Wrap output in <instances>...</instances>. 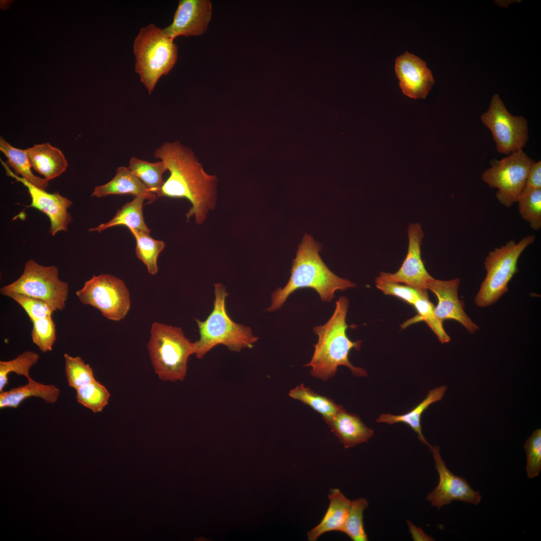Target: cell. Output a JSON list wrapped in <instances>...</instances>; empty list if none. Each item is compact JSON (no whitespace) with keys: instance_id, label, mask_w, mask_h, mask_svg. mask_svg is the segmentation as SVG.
I'll list each match as a JSON object with an SVG mask.
<instances>
[{"instance_id":"obj_3","label":"cell","mask_w":541,"mask_h":541,"mask_svg":"<svg viewBox=\"0 0 541 541\" xmlns=\"http://www.w3.org/2000/svg\"><path fill=\"white\" fill-rule=\"evenodd\" d=\"M349 306L347 298L342 296L336 302L334 312L324 325L316 326L313 331L318 336L314 345L315 350L310 362L304 365L311 367V375L316 378L327 381L333 377L340 366L349 368L356 376H367L366 371L354 366L349 356L352 349L358 351L362 341H352L346 331L350 326L346 323V315Z\"/></svg>"},{"instance_id":"obj_20","label":"cell","mask_w":541,"mask_h":541,"mask_svg":"<svg viewBox=\"0 0 541 541\" xmlns=\"http://www.w3.org/2000/svg\"><path fill=\"white\" fill-rule=\"evenodd\" d=\"M131 194L143 196L149 202L157 198L128 167L121 166L117 168L114 177L109 182L95 187L92 196L102 197L110 194Z\"/></svg>"},{"instance_id":"obj_18","label":"cell","mask_w":541,"mask_h":541,"mask_svg":"<svg viewBox=\"0 0 541 541\" xmlns=\"http://www.w3.org/2000/svg\"><path fill=\"white\" fill-rule=\"evenodd\" d=\"M326 423L346 448L366 442L374 434L357 415L344 408Z\"/></svg>"},{"instance_id":"obj_25","label":"cell","mask_w":541,"mask_h":541,"mask_svg":"<svg viewBox=\"0 0 541 541\" xmlns=\"http://www.w3.org/2000/svg\"><path fill=\"white\" fill-rule=\"evenodd\" d=\"M289 395L310 406L321 414L326 423L344 408L342 405L337 404L332 399L315 392L303 384L290 390Z\"/></svg>"},{"instance_id":"obj_17","label":"cell","mask_w":541,"mask_h":541,"mask_svg":"<svg viewBox=\"0 0 541 541\" xmlns=\"http://www.w3.org/2000/svg\"><path fill=\"white\" fill-rule=\"evenodd\" d=\"M459 284L458 278L444 281L433 278L427 285V290L437 298L435 313L439 320L442 322L445 320H454L460 323L469 333H475L479 327L464 310L458 296Z\"/></svg>"},{"instance_id":"obj_4","label":"cell","mask_w":541,"mask_h":541,"mask_svg":"<svg viewBox=\"0 0 541 541\" xmlns=\"http://www.w3.org/2000/svg\"><path fill=\"white\" fill-rule=\"evenodd\" d=\"M214 296L213 310L206 320L195 319L200 338L194 342V354L200 359L218 345L239 352L243 349L252 348L258 339L249 327L234 322L228 316L225 305L228 294L224 285H214Z\"/></svg>"},{"instance_id":"obj_15","label":"cell","mask_w":541,"mask_h":541,"mask_svg":"<svg viewBox=\"0 0 541 541\" xmlns=\"http://www.w3.org/2000/svg\"><path fill=\"white\" fill-rule=\"evenodd\" d=\"M212 15L209 0H181L173 21L163 29L164 34L173 40L180 36H200L206 30Z\"/></svg>"},{"instance_id":"obj_19","label":"cell","mask_w":541,"mask_h":541,"mask_svg":"<svg viewBox=\"0 0 541 541\" xmlns=\"http://www.w3.org/2000/svg\"><path fill=\"white\" fill-rule=\"evenodd\" d=\"M329 505L320 522L307 533L309 541H316L323 534L332 531H340L347 517L351 500L339 488L330 489Z\"/></svg>"},{"instance_id":"obj_35","label":"cell","mask_w":541,"mask_h":541,"mask_svg":"<svg viewBox=\"0 0 541 541\" xmlns=\"http://www.w3.org/2000/svg\"><path fill=\"white\" fill-rule=\"evenodd\" d=\"M32 323L33 342L44 353L52 351L56 340V327L52 317L37 320Z\"/></svg>"},{"instance_id":"obj_2","label":"cell","mask_w":541,"mask_h":541,"mask_svg":"<svg viewBox=\"0 0 541 541\" xmlns=\"http://www.w3.org/2000/svg\"><path fill=\"white\" fill-rule=\"evenodd\" d=\"M320 249L321 245L311 235L305 234L293 261L288 282L283 288H278L272 293L271 304L266 311L270 312L279 309L291 294L300 289H314L322 301L329 302L334 298L336 291L357 286L331 272L321 258Z\"/></svg>"},{"instance_id":"obj_7","label":"cell","mask_w":541,"mask_h":541,"mask_svg":"<svg viewBox=\"0 0 541 541\" xmlns=\"http://www.w3.org/2000/svg\"><path fill=\"white\" fill-rule=\"evenodd\" d=\"M535 236L528 235L517 242L510 240L489 252L484 261L485 277L474 299L479 307L489 306L508 291V284L518 272V260L523 251L534 242Z\"/></svg>"},{"instance_id":"obj_40","label":"cell","mask_w":541,"mask_h":541,"mask_svg":"<svg viewBox=\"0 0 541 541\" xmlns=\"http://www.w3.org/2000/svg\"><path fill=\"white\" fill-rule=\"evenodd\" d=\"M410 530L411 532L413 538L416 540H433L434 539L431 536L425 534L424 531L419 528L417 527L411 522H408Z\"/></svg>"},{"instance_id":"obj_30","label":"cell","mask_w":541,"mask_h":541,"mask_svg":"<svg viewBox=\"0 0 541 541\" xmlns=\"http://www.w3.org/2000/svg\"><path fill=\"white\" fill-rule=\"evenodd\" d=\"M517 202L521 217L530 228L537 230L541 227V189L524 187Z\"/></svg>"},{"instance_id":"obj_38","label":"cell","mask_w":541,"mask_h":541,"mask_svg":"<svg viewBox=\"0 0 541 541\" xmlns=\"http://www.w3.org/2000/svg\"><path fill=\"white\" fill-rule=\"evenodd\" d=\"M376 285L377 289L385 295L394 296L412 306L418 299L428 295L427 291L397 283L380 282Z\"/></svg>"},{"instance_id":"obj_11","label":"cell","mask_w":541,"mask_h":541,"mask_svg":"<svg viewBox=\"0 0 541 541\" xmlns=\"http://www.w3.org/2000/svg\"><path fill=\"white\" fill-rule=\"evenodd\" d=\"M482 123L490 131L497 152L509 155L522 149L528 139L526 119L511 114L499 96H492L488 109L481 116Z\"/></svg>"},{"instance_id":"obj_5","label":"cell","mask_w":541,"mask_h":541,"mask_svg":"<svg viewBox=\"0 0 541 541\" xmlns=\"http://www.w3.org/2000/svg\"><path fill=\"white\" fill-rule=\"evenodd\" d=\"M147 345L151 363L159 379L166 381L183 380L189 357L195 353L191 342L179 327L154 322Z\"/></svg>"},{"instance_id":"obj_14","label":"cell","mask_w":541,"mask_h":541,"mask_svg":"<svg viewBox=\"0 0 541 541\" xmlns=\"http://www.w3.org/2000/svg\"><path fill=\"white\" fill-rule=\"evenodd\" d=\"M7 175L21 182L28 189L32 201L28 207L36 208L44 213L50 221V233L54 236L61 231H67L72 217L68 209L72 204L69 199L58 192L50 193L14 173L8 164L1 160Z\"/></svg>"},{"instance_id":"obj_22","label":"cell","mask_w":541,"mask_h":541,"mask_svg":"<svg viewBox=\"0 0 541 541\" xmlns=\"http://www.w3.org/2000/svg\"><path fill=\"white\" fill-rule=\"evenodd\" d=\"M26 385L0 393V408H17L26 399L36 397L48 403H54L59 396V389L53 385H45L34 380H28Z\"/></svg>"},{"instance_id":"obj_13","label":"cell","mask_w":541,"mask_h":541,"mask_svg":"<svg viewBox=\"0 0 541 541\" xmlns=\"http://www.w3.org/2000/svg\"><path fill=\"white\" fill-rule=\"evenodd\" d=\"M435 468L439 480L436 487L426 496V499L438 509L452 501H461L477 505L481 501L479 491L472 488L467 480L453 474L447 468L440 453L439 447L431 445Z\"/></svg>"},{"instance_id":"obj_1","label":"cell","mask_w":541,"mask_h":541,"mask_svg":"<svg viewBox=\"0 0 541 541\" xmlns=\"http://www.w3.org/2000/svg\"><path fill=\"white\" fill-rule=\"evenodd\" d=\"M154 156L170 172L157 197L187 199L192 205L187 219L194 216L198 224L202 223L214 207L216 177L207 174L193 152L178 142L164 143Z\"/></svg>"},{"instance_id":"obj_32","label":"cell","mask_w":541,"mask_h":541,"mask_svg":"<svg viewBox=\"0 0 541 541\" xmlns=\"http://www.w3.org/2000/svg\"><path fill=\"white\" fill-rule=\"evenodd\" d=\"M368 504L367 500L363 497L351 500L347 517L340 531L353 541L368 540L363 522V512Z\"/></svg>"},{"instance_id":"obj_34","label":"cell","mask_w":541,"mask_h":541,"mask_svg":"<svg viewBox=\"0 0 541 541\" xmlns=\"http://www.w3.org/2000/svg\"><path fill=\"white\" fill-rule=\"evenodd\" d=\"M65 373L68 385L76 390L92 382L96 379L90 366L79 356L64 355Z\"/></svg>"},{"instance_id":"obj_29","label":"cell","mask_w":541,"mask_h":541,"mask_svg":"<svg viewBox=\"0 0 541 541\" xmlns=\"http://www.w3.org/2000/svg\"><path fill=\"white\" fill-rule=\"evenodd\" d=\"M413 306L417 312V315L405 322L401 325L402 328L420 321H424L441 343L450 342V338L444 329L443 322L436 317L435 307L429 301L428 295L418 299Z\"/></svg>"},{"instance_id":"obj_37","label":"cell","mask_w":541,"mask_h":541,"mask_svg":"<svg viewBox=\"0 0 541 541\" xmlns=\"http://www.w3.org/2000/svg\"><path fill=\"white\" fill-rule=\"evenodd\" d=\"M7 297L13 299L23 308L32 322L52 317L55 311L47 303L39 299L20 294H11Z\"/></svg>"},{"instance_id":"obj_39","label":"cell","mask_w":541,"mask_h":541,"mask_svg":"<svg viewBox=\"0 0 541 541\" xmlns=\"http://www.w3.org/2000/svg\"><path fill=\"white\" fill-rule=\"evenodd\" d=\"M525 187L541 189V162H534L531 165L526 177Z\"/></svg>"},{"instance_id":"obj_8","label":"cell","mask_w":541,"mask_h":541,"mask_svg":"<svg viewBox=\"0 0 541 541\" xmlns=\"http://www.w3.org/2000/svg\"><path fill=\"white\" fill-rule=\"evenodd\" d=\"M68 291V283L59 279L57 266L42 265L29 259L20 278L2 287L0 292L6 296L20 294L41 300L56 311L65 307Z\"/></svg>"},{"instance_id":"obj_33","label":"cell","mask_w":541,"mask_h":541,"mask_svg":"<svg viewBox=\"0 0 541 541\" xmlns=\"http://www.w3.org/2000/svg\"><path fill=\"white\" fill-rule=\"evenodd\" d=\"M76 392L77 402L95 413L102 411L110 397L107 388L96 380L77 389Z\"/></svg>"},{"instance_id":"obj_28","label":"cell","mask_w":541,"mask_h":541,"mask_svg":"<svg viewBox=\"0 0 541 541\" xmlns=\"http://www.w3.org/2000/svg\"><path fill=\"white\" fill-rule=\"evenodd\" d=\"M129 230L136 239L137 257L145 264L149 274L155 275L158 270L157 259L164 248V241L153 239L149 234L134 228Z\"/></svg>"},{"instance_id":"obj_26","label":"cell","mask_w":541,"mask_h":541,"mask_svg":"<svg viewBox=\"0 0 541 541\" xmlns=\"http://www.w3.org/2000/svg\"><path fill=\"white\" fill-rule=\"evenodd\" d=\"M0 150L8 158L7 164L13 168L16 173L21 175L23 178L40 188L45 189L48 187V180L35 175L32 172V166L26 150L14 147L2 137L0 139Z\"/></svg>"},{"instance_id":"obj_24","label":"cell","mask_w":541,"mask_h":541,"mask_svg":"<svg viewBox=\"0 0 541 541\" xmlns=\"http://www.w3.org/2000/svg\"><path fill=\"white\" fill-rule=\"evenodd\" d=\"M145 200L146 199L144 196H135L131 201L127 202L118 210L110 220L97 227L91 228L89 230L100 232L113 226L125 225L129 229L134 228L149 234L150 230L146 225L143 214Z\"/></svg>"},{"instance_id":"obj_23","label":"cell","mask_w":541,"mask_h":541,"mask_svg":"<svg viewBox=\"0 0 541 541\" xmlns=\"http://www.w3.org/2000/svg\"><path fill=\"white\" fill-rule=\"evenodd\" d=\"M447 390V386H442L430 390L426 398L413 409L402 415L381 414L376 420L378 423L394 424L403 423L408 425L417 434L419 440L429 447L431 445L425 438L422 431L421 418L423 413L432 404L442 399Z\"/></svg>"},{"instance_id":"obj_27","label":"cell","mask_w":541,"mask_h":541,"mask_svg":"<svg viewBox=\"0 0 541 541\" xmlns=\"http://www.w3.org/2000/svg\"><path fill=\"white\" fill-rule=\"evenodd\" d=\"M128 167L151 192L157 196L165 181L163 174L167 170L162 161L151 163L133 157Z\"/></svg>"},{"instance_id":"obj_6","label":"cell","mask_w":541,"mask_h":541,"mask_svg":"<svg viewBox=\"0 0 541 541\" xmlns=\"http://www.w3.org/2000/svg\"><path fill=\"white\" fill-rule=\"evenodd\" d=\"M133 48L135 71L151 94L160 77L167 75L175 64L178 47L163 30L150 24L140 29Z\"/></svg>"},{"instance_id":"obj_10","label":"cell","mask_w":541,"mask_h":541,"mask_svg":"<svg viewBox=\"0 0 541 541\" xmlns=\"http://www.w3.org/2000/svg\"><path fill=\"white\" fill-rule=\"evenodd\" d=\"M76 295L82 304L98 309L112 321L124 319L130 308L129 292L125 284L109 274L94 276Z\"/></svg>"},{"instance_id":"obj_9","label":"cell","mask_w":541,"mask_h":541,"mask_svg":"<svg viewBox=\"0 0 541 541\" xmlns=\"http://www.w3.org/2000/svg\"><path fill=\"white\" fill-rule=\"evenodd\" d=\"M534 161L522 149L500 160L493 159L491 167L481 175L489 186L497 189L496 197L506 207L516 202L524 189L529 169Z\"/></svg>"},{"instance_id":"obj_21","label":"cell","mask_w":541,"mask_h":541,"mask_svg":"<svg viewBox=\"0 0 541 541\" xmlns=\"http://www.w3.org/2000/svg\"><path fill=\"white\" fill-rule=\"evenodd\" d=\"M26 152L32 167L48 181L59 176L67 168L63 153L48 142L35 145Z\"/></svg>"},{"instance_id":"obj_36","label":"cell","mask_w":541,"mask_h":541,"mask_svg":"<svg viewBox=\"0 0 541 541\" xmlns=\"http://www.w3.org/2000/svg\"><path fill=\"white\" fill-rule=\"evenodd\" d=\"M526 455L525 471L529 478L538 476L541 471V429H537L524 444Z\"/></svg>"},{"instance_id":"obj_16","label":"cell","mask_w":541,"mask_h":541,"mask_svg":"<svg viewBox=\"0 0 541 541\" xmlns=\"http://www.w3.org/2000/svg\"><path fill=\"white\" fill-rule=\"evenodd\" d=\"M395 70L403 94L411 98H425L434 84L425 62L408 52L396 58Z\"/></svg>"},{"instance_id":"obj_31","label":"cell","mask_w":541,"mask_h":541,"mask_svg":"<svg viewBox=\"0 0 541 541\" xmlns=\"http://www.w3.org/2000/svg\"><path fill=\"white\" fill-rule=\"evenodd\" d=\"M40 357L39 354L37 353L27 351L20 354L12 360L1 361V392L3 391L4 387L8 384V375L10 373H15L19 375L23 376L28 380L31 379L32 378L30 375V370L34 365L38 363Z\"/></svg>"},{"instance_id":"obj_12","label":"cell","mask_w":541,"mask_h":541,"mask_svg":"<svg viewBox=\"0 0 541 541\" xmlns=\"http://www.w3.org/2000/svg\"><path fill=\"white\" fill-rule=\"evenodd\" d=\"M408 247L406 257L398 271L381 272L376 283H402L417 289L427 291V285L433 278L427 271L421 258V246L424 233L419 223L410 224L408 228Z\"/></svg>"}]
</instances>
